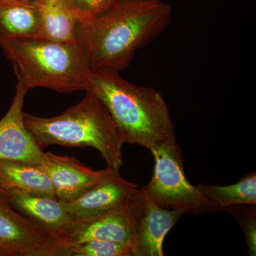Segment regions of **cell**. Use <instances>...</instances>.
Wrapping results in <instances>:
<instances>
[{"label":"cell","instance_id":"cell-1","mask_svg":"<svg viewBox=\"0 0 256 256\" xmlns=\"http://www.w3.org/2000/svg\"><path fill=\"white\" fill-rule=\"evenodd\" d=\"M171 6L162 0H124L102 14L80 22L76 44L92 68L121 72L140 48L150 44L171 21Z\"/></svg>","mask_w":256,"mask_h":256},{"label":"cell","instance_id":"cell-2","mask_svg":"<svg viewBox=\"0 0 256 256\" xmlns=\"http://www.w3.org/2000/svg\"><path fill=\"white\" fill-rule=\"evenodd\" d=\"M87 92L104 102L122 133L124 144L152 151L176 142L169 107L156 89L128 82L116 70L92 68Z\"/></svg>","mask_w":256,"mask_h":256},{"label":"cell","instance_id":"cell-3","mask_svg":"<svg viewBox=\"0 0 256 256\" xmlns=\"http://www.w3.org/2000/svg\"><path fill=\"white\" fill-rule=\"evenodd\" d=\"M24 122L41 148L90 146L100 153L108 169L119 171L124 164L122 133L104 102L92 92L56 117L24 112Z\"/></svg>","mask_w":256,"mask_h":256},{"label":"cell","instance_id":"cell-4","mask_svg":"<svg viewBox=\"0 0 256 256\" xmlns=\"http://www.w3.org/2000/svg\"><path fill=\"white\" fill-rule=\"evenodd\" d=\"M0 46L28 90L42 87L72 94L90 87L92 68L78 44L33 37L9 40Z\"/></svg>","mask_w":256,"mask_h":256},{"label":"cell","instance_id":"cell-5","mask_svg":"<svg viewBox=\"0 0 256 256\" xmlns=\"http://www.w3.org/2000/svg\"><path fill=\"white\" fill-rule=\"evenodd\" d=\"M154 160L150 181L142 186L156 205L166 210L200 215L218 212L198 186L188 182L180 146L176 142L151 151Z\"/></svg>","mask_w":256,"mask_h":256},{"label":"cell","instance_id":"cell-6","mask_svg":"<svg viewBox=\"0 0 256 256\" xmlns=\"http://www.w3.org/2000/svg\"><path fill=\"white\" fill-rule=\"evenodd\" d=\"M68 246L0 194V256H67Z\"/></svg>","mask_w":256,"mask_h":256},{"label":"cell","instance_id":"cell-7","mask_svg":"<svg viewBox=\"0 0 256 256\" xmlns=\"http://www.w3.org/2000/svg\"><path fill=\"white\" fill-rule=\"evenodd\" d=\"M132 217L133 256H163L165 237L184 215L156 205L143 188L128 198Z\"/></svg>","mask_w":256,"mask_h":256},{"label":"cell","instance_id":"cell-8","mask_svg":"<svg viewBox=\"0 0 256 256\" xmlns=\"http://www.w3.org/2000/svg\"><path fill=\"white\" fill-rule=\"evenodd\" d=\"M16 78L12 102L8 112L0 120V160L38 164L43 160L44 152L24 122L23 107L28 89Z\"/></svg>","mask_w":256,"mask_h":256},{"label":"cell","instance_id":"cell-9","mask_svg":"<svg viewBox=\"0 0 256 256\" xmlns=\"http://www.w3.org/2000/svg\"><path fill=\"white\" fill-rule=\"evenodd\" d=\"M138 188L124 180L118 170L106 168L98 182L76 198L62 202L74 220H92L124 204Z\"/></svg>","mask_w":256,"mask_h":256},{"label":"cell","instance_id":"cell-10","mask_svg":"<svg viewBox=\"0 0 256 256\" xmlns=\"http://www.w3.org/2000/svg\"><path fill=\"white\" fill-rule=\"evenodd\" d=\"M40 166L50 178L55 196L60 202H68L100 181L104 170H94L73 156L44 152Z\"/></svg>","mask_w":256,"mask_h":256},{"label":"cell","instance_id":"cell-11","mask_svg":"<svg viewBox=\"0 0 256 256\" xmlns=\"http://www.w3.org/2000/svg\"><path fill=\"white\" fill-rule=\"evenodd\" d=\"M8 198L14 210L34 220L68 246L67 237L74 220L62 202L55 197L34 194L18 190L8 192Z\"/></svg>","mask_w":256,"mask_h":256},{"label":"cell","instance_id":"cell-12","mask_svg":"<svg viewBox=\"0 0 256 256\" xmlns=\"http://www.w3.org/2000/svg\"><path fill=\"white\" fill-rule=\"evenodd\" d=\"M92 240L120 242L132 246V217L128 200L92 220H74L67 237L68 245Z\"/></svg>","mask_w":256,"mask_h":256},{"label":"cell","instance_id":"cell-13","mask_svg":"<svg viewBox=\"0 0 256 256\" xmlns=\"http://www.w3.org/2000/svg\"><path fill=\"white\" fill-rule=\"evenodd\" d=\"M0 188L8 194L12 190L55 196L48 176L40 164L14 160H0Z\"/></svg>","mask_w":256,"mask_h":256},{"label":"cell","instance_id":"cell-14","mask_svg":"<svg viewBox=\"0 0 256 256\" xmlns=\"http://www.w3.org/2000/svg\"><path fill=\"white\" fill-rule=\"evenodd\" d=\"M41 24L37 38L77 44L80 20L65 0H42L40 4Z\"/></svg>","mask_w":256,"mask_h":256},{"label":"cell","instance_id":"cell-15","mask_svg":"<svg viewBox=\"0 0 256 256\" xmlns=\"http://www.w3.org/2000/svg\"><path fill=\"white\" fill-rule=\"evenodd\" d=\"M40 4H0V44L14 38L37 37L41 24Z\"/></svg>","mask_w":256,"mask_h":256},{"label":"cell","instance_id":"cell-16","mask_svg":"<svg viewBox=\"0 0 256 256\" xmlns=\"http://www.w3.org/2000/svg\"><path fill=\"white\" fill-rule=\"evenodd\" d=\"M198 186L218 210L234 205H256L255 172L249 173L234 184L218 186L200 184Z\"/></svg>","mask_w":256,"mask_h":256},{"label":"cell","instance_id":"cell-17","mask_svg":"<svg viewBox=\"0 0 256 256\" xmlns=\"http://www.w3.org/2000/svg\"><path fill=\"white\" fill-rule=\"evenodd\" d=\"M67 256H133L131 246L92 240L68 246Z\"/></svg>","mask_w":256,"mask_h":256},{"label":"cell","instance_id":"cell-18","mask_svg":"<svg viewBox=\"0 0 256 256\" xmlns=\"http://www.w3.org/2000/svg\"><path fill=\"white\" fill-rule=\"evenodd\" d=\"M233 216L244 232L246 240L248 255H256V205L239 204L223 210Z\"/></svg>","mask_w":256,"mask_h":256},{"label":"cell","instance_id":"cell-19","mask_svg":"<svg viewBox=\"0 0 256 256\" xmlns=\"http://www.w3.org/2000/svg\"><path fill=\"white\" fill-rule=\"evenodd\" d=\"M120 0H65L80 22H86L117 4Z\"/></svg>","mask_w":256,"mask_h":256},{"label":"cell","instance_id":"cell-20","mask_svg":"<svg viewBox=\"0 0 256 256\" xmlns=\"http://www.w3.org/2000/svg\"><path fill=\"white\" fill-rule=\"evenodd\" d=\"M42 0H0V4L6 3L20 2L26 4H40Z\"/></svg>","mask_w":256,"mask_h":256},{"label":"cell","instance_id":"cell-21","mask_svg":"<svg viewBox=\"0 0 256 256\" xmlns=\"http://www.w3.org/2000/svg\"><path fill=\"white\" fill-rule=\"evenodd\" d=\"M0 194L5 195V196H8V194L6 193V192H5L4 191H3V190H1V188H0Z\"/></svg>","mask_w":256,"mask_h":256},{"label":"cell","instance_id":"cell-22","mask_svg":"<svg viewBox=\"0 0 256 256\" xmlns=\"http://www.w3.org/2000/svg\"><path fill=\"white\" fill-rule=\"evenodd\" d=\"M120 1H124V0H120Z\"/></svg>","mask_w":256,"mask_h":256}]
</instances>
